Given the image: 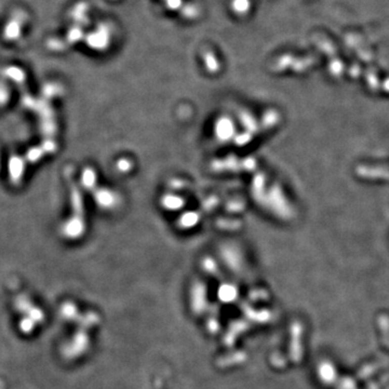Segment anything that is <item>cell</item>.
<instances>
[{
    "mask_svg": "<svg viewBox=\"0 0 389 389\" xmlns=\"http://www.w3.org/2000/svg\"><path fill=\"white\" fill-rule=\"evenodd\" d=\"M249 0H234L233 8L236 12L245 13L249 10Z\"/></svg>",
    "mask_w": 389,
    "mask_h": 389,
    "instance_id": "obj_1",
    "label": "cell"
}]
</instances>
